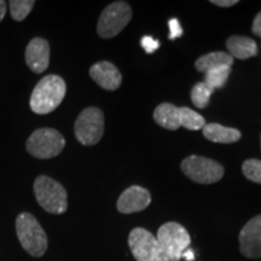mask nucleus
<instances>
[{
  "label": "nucleus",
  "instance_id": "nucleus-1",
  "mask_svg": "<svg viewBox=\"0 0 261 261\" xmlns=\"http://www.w3.org/2000/svg\"><path fill=\"white\" fill-rule=\"evenodd\" d=\"M67 85L58 75H46L37 84L31 96V109L39 115L50 114L64 99Z\"/></svg>",
  "mask_w": 261,
  "mask_h": 261
},
{
  "label": "nucleus",
  "instance_id": "nucleus-2",
  "mask_svg": "<svg viewBox=\"0 0 261 261\" xmlns=\"http://www.w3.org/2000/svg\"><path fill=\"white\" fill-rule=\"evenodd\" d=\"M16 232L19 243L32 256L40 257L46 253L47 236L44 228L31 213L19 214L16 219Z\"/></svg>",
  "mask_w": 261,
  "mask_h": 261
},
{
  "label": "nucleus",
  "instance_id": "nucleus-3",
  "mask_svg": "<svg viewBox=\"0 0 261 261\" xmlns=\"http://www.w3.org/2000/svg\"><path fill=\"white\" fill-rule=\"evenodd\" d=\"M34 194L38 203L51 214H63L68 208V195L60 182L47 175H40L34 181Z\"/></svg>",
  "mask_w": 261,
  "mask_h": 261
},
{
  "label": "nucleus",
  "instance_id": "nucleus-4",
  "mask_svg": "<svg viewBox=\"0 0 261 261\" xmlns=\"http://www.w3.org/2000/svg\"><path fill=\"white\" fill-rule=\"evenodd\" d=\"M65 146V139L54 128H39L27 140V151L34 158L47 160L56 158Z\"/></svg>",
  "mask_w": 261,
  "mask_h": 261
},
{
  "label": "nucleus",
  "instance_id": "nucleus-5",
  "mask_svg": "<svg viewBox=\"0 0 261 261\" xmlns=\"http://www.w3.org/2000/svg\"><path fill=\"white\" fill-rule=\"evenodd\" d=\"M128 244L137 261H169L158 238L145 228H133L128 236Z\"/></svg>",
  "mask_w": 261,
  "mask_h": 261
},
{
  "label": "nucleus",
  "instance_id": "nucleus-6",
  "mask_svg": "<svg viewBox=\"0 0 261 261\" xmlns=\"http://www.w3.org/2000/svg\"><path fill=\"white\" fill-rule=\"evenodd\" d=\"M158 241L169 261H179L191 243L187 228L178 223L163 224L158 231Z\"/></svg>",
  "mask_w": 261,
  "mask_h": 261
},
{
  "label": "nucleus",
  "instance_id": "nucleus-7",
  "mask_svg": "<svg viewBox=\"0 0 261 261\" xmlns=\"http://www.w3.org/2000/svg\"><path fill=\"white\" fill-rule=\"evenodd\" d=\"M76 139L83 145H94L102 139L104 133V115L100 109L90 107L83 110L74 125Z\"/></svg>",
  "mask_w": 261,
  "mask_h": 261
},
{
  "label": "nucleus",
  "instance_id": "nucleus-8",
  "mask_svg": "<svg viewBox=\"0 0 261 261\" xmlns=\"http://www.w3.org/2000/svg\"><path fill=\"white\" fill-rule=\"evenodd\" d=\"M132 18V9L126 2H115L104 9L98 19L97 33L100 38L116 37Z\"/></svg>",
  "mask_w": 261,
  "mask_h": 261
},
{
  "label": "nucleus",
  "instance_id": "nucleus-9",
  "mask_svg": "<svg viewBox=\"0 0 261 261\" xmlns=\"http://www.w3.org/2000/svg\"><path fill=\"white\" fill-rule=\"evenodd\" d=\"M184 174L198 184H213L219 181L224 175V167L214 160L202 156H189L181 162Z\"/></svg>",
  "mask_w": 261,
  "mask_h": 261
},
{
  "label": "nucleus",
  "instance_id": "nucleus-10",
  "mask_svg": "<svg viewBox=\"0 0 261 261\" xmlns=\"http://www.w3.org/2000/svg\"><path fill=\"white\" fill-rule=\"evenodd\" d=\"M240 248L246 257H261V215L252 218L241 230Z\"/></svg>",
  "mask_w": 261,
  "mask_h": 261
},
{
  "label": "nucleus",
  "instance_id": "nucleus-11",
  "mask_svg": "<svg viewBox=\"0 0 261 261\" xmlns=\"http://www.w3.org/2000/svg\"><path fill=\"white\" fill-rule=\"evenodd\" d=\"M151 202V195L142 187H130L117 200V211L122 214H132L144 211Z\"/></svg>",
  "mask_w": 261,
  "mask_h": 261
},
{
  "label": "nucleus",
  "instance_id": "nucleus-12",
  "mask_svg": "<svg viewBox=\"0 0 261 261\" xmlns=\"http://www.w3.org/2000/svg\"><path fill=\"white\" fill-rule=\"evenodd\" d=\"M25 63L29 69L40 74L50 64V45L42 38H34L25 48Z\"/></svg>",
  "mask_w": 261,
  "mask_h": 261
},
{
  "label": "nucleus",
  "instance_id": "nucleus-13",
  "mask_svg": "<svg viewBox=\"0 0 261 261\" xmlns=\"http://www.w3.org/2000/svg\"><path fill=\"white\" fill-rule=\"evenodd\" d=\"M90 76L98 86L107 91H116L121 86L122 76L119 69L110 62H98L90 68Z\"/></svg>",
  "mask_w": 261,
  "mask_h": 261
},
{
  "label": "nucleus",
  "instance_id": "nucleus-14",
  "mask_svg": "<svg viewBox=\"0 0 261 261\" xmlns=\"http://www.w3.org/2000/svg\"><path fill=\"white\" fill-rule=\"evenodd\" d=\"M228 55L238 60H248L257 55V45L253 39L241 35L230 37L226 41Z\"/></svg>",
  "mask_w": 261,
  "mask_h": 261
},
{
  "label": "nucleus",
  "instance_id": "nucleus-15",
  "mask_svg": "<svg viewBox=\"0 0 261 261\" xmlns=\"http://www.w3.org/2000/svg\"><path fill=\"white\" fill-rule=\"evenodd\" d=\"M203 136L208 140L214 143H221V144H231L236 143L241 139V132L236 128L225 127L220 123H205L202 128Z\"/></svg>",
  "mask_w": 261,
  "mask_h": 261
},
{
  "label": "nucleus",
  "instance_id": "nucleus-16",
  "mask_svg": "<svg viewBox=\"0 0 261 261\" xmlns=\"http://www.w3.org/2000/svg\"><path fill=\"white\" fill-rule=\"evenodd\" d=\"M154 119L163 128L175 130L180 128V108L171 103H162L156 108Z\"/></svg>",
  "mask_w": 261,
  "mask_h": 261
},
{
  "label": "nucleus",
  "instance_id": "nucleus-17",
  "mask_svg": "<svg viewBox=\"0 0 261 261\" xmlns=\"http://www.w3.org/2000/svg\"><path fill=\"white\" fill-rule=\"evenodd\" d=\"M233 57L225 52H210V54L201 56L195 62V68L202 73H207L214 68L221 67V65H230L232 67Z\"/></svg>",
  "mask_w": 261,
  "mask_h": 261
},
{
  "label": "nucleus",
  "instance_id": "nucleus-18",
  "mask_svg": "<svg viewBox=\"0 0 261 261\" xmlns=\"http://www.w3.org/2000/svg\"><path fill=\"white\" fill-rule=\"evenodd\" d=\"M231 73L230 65H221V67L214 68L205 73L204 83L211 87L212 90L221 89L228 79V75Z\"/></svg>",
  "mask_w": 261,
  "mask_h": 261
},
{
  "label": "nucleus",
  "instance_id": "nucleus-19",
  "mask_svg": "<svg viewBox=\"0 0 261 261\" xmlns=\"http://www.w3.org/2000/svg\"><path fill=\"white\" fill-rule=\"evenodd\" d=\"M205 125L204 117L188 107H180V126L190 130L202 129Z\"/></svg>",
  "mask_w": 261,
  "mask_h": 261
},
{
  "label": "nucleus",
  "instance_id": "nucleus-20",
  "mask_svg": "<svg viewBox=\"0 0 261 261\" xmlns=\"http://www.w3.org/2000/svg\"><path fill=\"white\" fill-rule=\"evenodd\" d=\"M214 92V90H212L207 84L204 83H197L192 87L191 90V100L194 103V106L198 109H204L210 104V99L212 93Z\"/></svg>",
  "mask_w": 261,
  "mask_h": 261
},
{
  "label": "nucleus",
  "instance_id": "nucleus-21",
  "mask_svg": "<svg viewBox=\"0 0 261 261\" xmlns=\"http://www.w3.org/2000/svg\"><path fill=\"white\" fill-rule=\"evenodd\" d=\"M35 2L33 0H11L10 2V12H11V17L15 21H23V19L29 15L32 11L33 6Z\"/></svg>",
  "mask_w": 261,
  "mask_h": 261
},
{
  "label": "nucleus",
  "instance_id": "nucleus-22",
  "mask_svg": "<svg viewBox=\"0 0 261 261\" xmlns=\"http://www.w3.org/2000/svg\"><path fill=\"white\" fill-rule=\"evenodd\" d=\"M242 172L244 177L250 181L261 184V161L256 159H250L244 161L242 165Z\"/></svg>",
  "mask_w": 261,
  "mask_h": 261
},
{
  "label": "nucleus",
  "instance_id": "nucleus-23",
  "mask_svg": "<svg viewBox=\"0 0 261 261\" xmlns=\"http://www.w3.org/2000/svg\"><path fill=\"white\" fill-rule=\"evenodd\" d=\"M140 45L144 48L146 54H154V52L160 47L159 40H156L152 37H149V35H145V37L142 38L140 40Z\"/></svg>",
  "mask_w": 261,
  "mask_h": 261
},
{
  "label": "nucleus",
  "instance_id": "nucleus-24",
  "mask_svg": "<svg viewBox=\"0 0 261 261\" xmlns=\"http://www.w3.org/2000/svg\"><path fill=\"white\" fill-rule=\"evenodd\" d=\"M168 27H169V39L174 40V39L180 38L182 35V29L181 25L179 23L177 18H171L168 21Z\"/></svg>",
  "mask_w": 261,
  "mask_h": 261
},
{
  "label": "nucleus",
  "instance_id": "nucleus-25",
  "mask_svg": "<svg viewBox=\"0 0 261 261\" xmlns=\"http://www.w3.org/2000/svg\"><path fill=\"white\" fill-rule=\"evenodd\" d=\"M252 31L256 37L261 38V11L255 16L253 21V25H252Z\"/></svg>",
  "mask_w": 261,
  "mask_h": 261
},
{
  "label": "nucleus",
  "instance_id": "nucleus-26",
  "mask_svg": "<svg viewBox=\"0 0 261 261\" xmlns=\"http://www.w3.org/2000/svg\"><path fill=\"white\" fill-rule=\"evenodd\" d=\"M212 4L221 6V8H230V6H233L237 4V0H212Z\"/></svg>",
  "mask_w": 261,
  "mask_h": 261
},
{
  "label": "nucleus",
  "instance_id": "nucleus-27",
  "mask_svg": "<svg viewBox=\"0 0 261 261\" xmlns=\"http://www.w3.org/2000/svg\"><path fill=\"white\" fill-rule=\"evenodd\" d=\"M181 257H184L187 261H194L195 260V253L191 248H188L184 253H182Z\"/></svg>",
  "mask_w": 261,
  "mask_h": 261
},
{
  "label": "nucleus",
  "instance_id": "nucleus-28",
  "mask_svg": "<svg viewBox=\"0 0 261 261\" xmlns=\"http://www.w3.org/2000/svg\"><path fill=\"white\" fill-rule=\"evenodd\" d=\"M6 9H8V5H6V3L4 2V0H0V22H2L5 17Z\"/></svg>",
  "mask_w": 261,
  "mask_h": 261
}]
</instances>
